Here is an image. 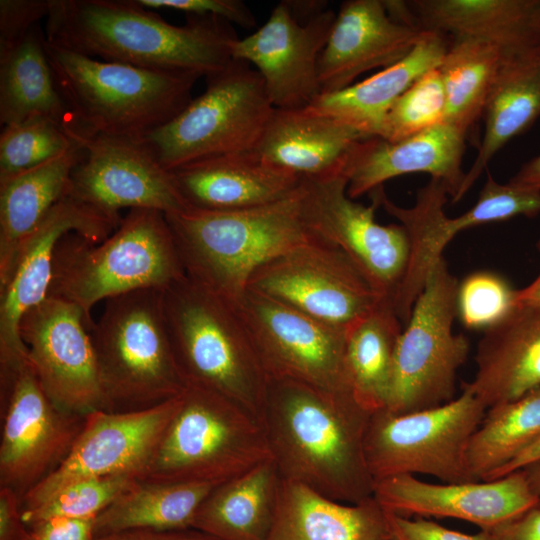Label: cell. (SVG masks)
Listing matches in <instances>:
<instances>
[{"label":"cell","instance_id":"obj_1","mask_svg":"<svg viewBox=\"0 0 540 540\" xmlns=\"http://www.w3.org/2000/svg\"><path fill=\"white\" fill-rule=\"evenodd\" d=\"M371 414L350 394L268 378L259 422L282 479L353 504L373 497L364 451Z\"/></svg>","mask_w":540,"mask_h":540},{"label":"cell","instance_id":"obj_2","mask_svg":"<svg viewBox=\"0 0 540 540\" xmlns=\"http://www.w3.org/2000/svg\"><path fill=\"white\" fill-rule=\"evenodd\" d=\"M178 26L135 0H51L46 38L78 53L141 68L208 77L232 61L239 39L213 15Z\"/></svg>","mask_w":540,"mask_h":540},{"label":"cell","instance_id":"obj_3","mask_svg":"<svg viewBox=\"0 0 540 540\" xmlns=\"http://www.w3.org/2000/svg\"><path fill=\"white\" fill-rule=\"evenodd\" d=\"M45 51L76 127L91 134L142 140L191 102L200 78L96 59L47 38Z\"/></svg>","mask_w":540,"mask_h":540},{"label":"cell","instance_id":"obj_4","mask_svg":"<svg viewBox=\"0 0 540 540\" xmlns=\"http://www.w3.org/2000/svg\"><path fill=\"white\" fill-rule=\"evenodd\" d=\"M162 304L186 385L218 393L259 421L268 376L236 302L185 275L162 291Z\"/></svg>","mask_w":540,"mask_h":540},{"label":"cell","instance_id":"obj_5","mask_svg":"<svg viewBox=\"0 0 540 540\" xmlns=\"http://www.w3.org/2000/svg\"><path fill=\"white\" fill-rule=\"evenodd\" d=\"M183 276L166 215L131 209L100 243L76 233L62 238L55 251L48 296L79 306L91 329V310L100 301L137 290H164Z\"/></svg>","mask_w":540,"mask_h":540},{"label":"cell","instance_id":"obj_6","mask_svg":"<svg viewBox=\"0 0 540 540\" xmlns=\"http://www.w3.org/2000/svg\"><path fill=\"white\" fill-rule=\"evenodd\" d=\"M185 275L236 301L252 273L316 236L303 212L302 184L289 197L256 208L166 215Z\"/></svg>","mask_w":540,"mask_h":540},{"label":"cell","instance_id":"obj_7","mask_svg":"<svg viewBox=\"0 0 540 540\" xmlns=\"http://www.w3.org/2000/svg\"><path fill=\"white\" fill-rule=\"evenodd\" d=\"M162 291L143 289L106 300L89 331L109 412L152 408L186 387L171 344Z\"/></svg>","mask_w":540,"mask_h":540},{"label":"cell","instance_id":"obj_8","mask_svg":"<svg viewBox=\"0 0 540 540\" xmlns=\"http://www.w3.org/2000/svg\"><path fill=\"white\" fill-rule=\"evenodd\" d=\"M270 457L253 415L218 393L187 384L138 480L220 484Z\"/></svg>","mask_w":540,"mask_h":540},{"label":"cell","instance_id":"obj_9","mask_svg":"<svg viewBox=\"0 0 540 540\" xmlns=\"http://www.w3.org/2000/svg\"><path fill=\"white\" fill-rule=\"evenodd\" d=\"M206 80L201 95L142 139L168 171L253 150L274 110L262 77L245 61L232 59Z\"/></svg>","mask_w":540,"mask_h":540},{"label":"cell","instance_id":"obj_10","mask_svg":"<svg viewBox=\"0 0 540 540\" xmlns=\"http://www.w3.org/2000/svg\"><path fill=\"white\" fill-rule=\"evenodd\" d=\"M459 283L442 257L416 299L395 348L386 410L403 414L454 399L468 339L453 332Z\"/></svg>","mask_w":540,"mask_h":540},{"label":"cell","instance_id":"obj_11","mask_svg":"<svg viewBox=\"0 0 540 540\" xmlns=\"http://www.w3.org/2000/svg\"><path fill=\"white\" fill-rule=\"evenodd\" d=\"M487 411L469 390L429 409L371 414L364 441L365 459L374 481L401 474H424L444 483L472 482L467 447Z\"/></svg>","mask_w":540,"mask_h":540},{"label":"cell","instance_id":"obj_12","mask_svg":"<svg viewBox=\"0 0 540 540\" xmlns=\"http://www.w3.org/2000/svg\"><path fill=\"white\" fill-rule=\"evenodd\" d=\"M0 407V487L22 500L64 461L86 416L47 396L29 358L0 369Z\"/></svg>","mask_w":540,"mask_h":540},{"label":"cell","instance_id":"obj_13","mask_svg":"<svg viewBox=\"0 0 540 540\" xmlns=\"http://www.w3.org/2000/svg\"><path fill=\"white\" fill-rule=\"evenodd\" d=\"M246 289L344 329L385 298L343 251L318 237L262 264Z\"/></svg>","mask_w":540,"mask_h":540},{"label":"cell","instance_id":"obj_14","mask_svg":"<svg viewBox=\"0 0 540 540\" xmlns=\"http://www.w3.org/2000/svg\"><path fill=\"white\" fill-rule=\"evenodd\" d=\"M235 302L268 378L351 395L344 367L347 329L247 289Z\"/></svg>","mask_w":540,"mask_h":540},{"label":"cell","instance_id":"obj_15","mask_svg":"<svg viewBox=\"0 0 540 540\" xmlns=\"http://www.w3.org/2000/svg\"><path fill=\"white\" fill-rule=\"evenodd\" d=\"M84 155L71 173L67 196L120 222L122 209H152L165 215L186 210L172 174L143 140L68 127Z\"/></svg>","mask_w":540,"mask_h":540},{"label":"cell","instance_id":"obj_16","mask_svg":"<svg viewBox=\"0 0 540 540\" xmlns=\"http://www.w3.org/2000/svg\"><path fill=\"white\" fill-rule=\"evenodd\" d=\"M179 395L144 410H98L86 415L64 461L22 498V513L81 480L122 474L139 479L177 409Z\"/></svg>","mask_w":540,"mask_h":540},{"label":"cell","instance_id":"obj_17","mask_svg":"<svg viewBox=\"0 0 540 540\" xmlns=\"http://www.w3.org/2000/svg\"><path fill=\"white\" fill-rule=\"evenodd\" d=\"M85 313L76 304L48 296L29 309L19 334L47 396L60 408L86 416L107 411Z\"/></svg>","mask_w":540,"mask_h":540},{"label":"cell","instance_id":"obj_18","mask_svg":"<svg viewBox=\"0 0 540 540\" xmlns=\"http://www.w3.org/2000/svg\"><path fill=\"white\" fill-rule=\"evenodd\" d=\"M303 212L313 234L343 251L375 290L391 299L405 275L409 241L400 224L381 225L378 205L354 201L344 175L302 182Z\"/></svg>","mask_w":540,"mask_h":540},{"label":"cell","instance_id":"obj_19","mask_svg":"<svg viewBox=\"0 0 540 540\" xmlns=\"http://www.w3.org/2000/svg\"><path fill=\"white\" fill-rule=\"evenodd\" d=\"M120 222L69 196L62 198L22 243L11 276L0 290V367L28 358L19 334L22 316L48 297L56 248L76 233L100 243Z\"/></svg>","mask_w":540,"mask_h":540},{"label":"cell","instance_id":"obj_20","mask_svg":"<svg viewBox=\"0 0 540 540\" xmlns=\"http://www.w3.org/2000/svg\"><path fill=\"white\" fill-rule=\"evenodd\" d=\"M335 16L327 9L300 23L281 1L260 28L234 42L232 58L249 63L260 74L274 108L309 107L322 94L318 61Z\"/></svg>","mask_w":540,"mask_h":540},{"label":"cell","instance_id":"obj_21","mask_svg":"<svg viewBox=\"0 0 540 540\" xmlns=\"http://www.w3.org/2000/svg\"><path fill=\"white\" fill-rule=\"evenodd\" d=\"M373 497L404 516L447 517L494 531L539 505L523 469L490 481L429 483L401 474L374 481Z\"/></svg>","mask_w":540,"mask_h":540},{"label":"cell","instance_id":"obj_22","mask_svg":"<svg viewBox=\"0 0 540 540\" xmlns=\"http://www.w3.org/2000/svg\"><path fill=\"white\" fill-rule=\"evenodd\" d=\"M425 33L394 19L384 0L342 2L318 61L322 94L347 88L365 72L396 64Z\"/></svg>","mask_w":540,"mask_h":540},{"label":"cell","instance_id":"obj_23","mask_svg":"<svg viewBox=\"0 0 540 540\" xmlns=\"http://www.w3.org/2000/svg\"><path fill=\"white\" fill-rule=\"evenodd\" d=\"M466 135L441 123L395 142L380 137L362 139L343 170L348 196L355 199L370 193L397 176L426 173L445 184L455 203L466 174L462 169Z\"/></svg>","mask_w":540,"mask_h":540},{"label":"cell","instance_id":"obj_24","mask_svg":"<svg viewBox=\"0 0 540 540\" xmlns=\"http://www.w3.org/2000/svg\"><path fill=\"white\" fill-rule=\"evenodd\" d=\"M393 11L423 31L488 41L505 56L540 49V0H396Z\"/></svg>","mask_w":540,"mask_h":540},{"label":"cell","instance_id":"obj_25","mask_svg":"<svg viewBox=\"0 0 540 540\" xmlns=\"http://www.w3.org/2000/svg\"><path fill=\"white\" fill-rule=\"evenodd\" d=\"M170 172L187 209L201 211L265 206L289 197L302 184L254 149L198 160Z\"/></svg>","mask_w":540,"mask_h":540},{"label":"cell","instance_id":"obj_26","mask_svg":"<svg viewBox=\"0 0 540 540\" xmlns=\"http://www.w3.org/2000/svg\"><path fill=\"white\" fill-rule=\"evenodd\" d=\"M368 138L313 108H274L254 150L301 181L343 175L356 144Z\"/></svg>","mask_w":540,"mask_h":540},{"label":"cell","instance_id":"obj_27","mask_svg":"<svg viewBox=\"0 0 540 540\" xmlns=\"http://www.w3.org/2000/svg\"><path fill=\"white\" fill-rule=\"evenodd\" d=\"M476 372L463 388L490 408L540 388V306L517 304L484 330Z\"/></svg>","mask_w":540,"mask_h":540},{"label":"cell","instance_id":"obj_28","mask_svg":"<svg viewBox=\"0 0 540 540\" xmlns=\"http://www.w3.org/2000/svg\"><path fill=\"white\" fill-rule=\"evenodd\" d=\"M267 540H391V535L374 497L342 503L282 479Z\"/></svg>","mask_w":540,"mask_h":540},{"label":"cell","instance_id":"obj_29","mask_svg":"<svg viewBox=\"0 0 540 540\" xmlns=\"http://www.w3.org/2000/svg\"><path fill=\"white\" fill-rule=\"evenodd\" d=\"M448 42L446 35L426 31L401 61L345 89L321 94L310 107L367 137H378L392 105L421 75L439 66Z\"/></svg>","mask_w":540,"mask_h":540},{"label":"cell","instance_id":"obj_30","mask_svg":"<svg viewBox=\"0 0 540 540\" xmlns=\"http://www.w3.org/2000/svg\"><path fill=\"white\" fill-rule=\"evenodd\" d=\"M482 116L484 134L456 202L474 185L492 158L540 117V49L503 56Z\"/></svg>","mask_w":540,"mask_h":540},{"label":"cell","instance_id":"obj_31","mask_svg":"<svg viewBox=\"0 0 540 540\" xmlns=\"http://www.w3.org/2000/svg\"><path fill=\"white\" fill-rule=\"evenodd\" d=\"M282 478L272 458L216 485L204 498L191 528L219 540H267Z\"/></svg>","mask_w":540,"mask_h":540},{"label":"cell","instance_id":"obj_32","mask_svg":"<svg viewBox=\"0 0 540 540\" xmlns=\"http://www.w3.org/2000/svg\"><path fill=\"white\" fill-rule=\"evenodd\" d=\"M83 155L76 141L64 154L0 182V290L24 240L67 195L71 173Z\"/></svg>","mask_w":540,"mask_h":540},{"label":"cell","instance_id":"obj_33","mask_svg":"<svg viewBox=\"0 0 540 540\" xmlns=\"http://www.w3.org/2000/svg\"><path fill=\"white\" fill-rule=\"evenodd\" d=\"M46 35L39 24L0 52V123L7 126L33 116L74 125L61 97L45 51Z\"/></svg>","mask_w":540,"mask_h":540},{"label":"cell","instance_id":"obj_34","mask_svg":"<svg viewBox=\"0 0 540 540\" xmlns=\"http://www.w3.org/2000/svg\"><path fill=\"white\" fill-rule=\"evenodd\" d=\"M402 330L392 300L383 298L346 331L347 386L355 401L370 413L387 407L395 348Z\"/></svg>","mask_w":540,"mask_h":540},{"label":"cell","instance_id":"obj_35","mask_svg":"<svg viewBox=\"0 0 540 540\" xmlns=\"http://www.w3.org/2000/svg\"><path fill=\"white\" fill-rule=\"evenodd\" d=\"M216 485L137 479L95 518L94 538L128 529H190L197 509Z\"/></svg>","mask_w":540,"mask_h":540},{"label":"cell","instance_id":"obj_36","mask_svg":"<svg viewBox=\"0 0 540 540\" xmlns=\"http://www.w3.org/2000/svg\"><path fill=\"white\" fill-rule=\"evenodd\" d=\"M539 437L540 388L488 408L467 447L472 480L487 481Z\"/></svg>","mask_w":540,"mask_h":540},{"label":"cell","instance_id":"obj_37","mask_svg":"<svg viewBox=\"0 0 540 540\" xmlns=\"http://www.w3.org/2000/svg\"><path fill=\"white\" fill-rule=\"evenodd\" d=\"M503 56L501 49L488 41L449 38L438 66L446 94L444 123L466 133L476 123Z\"/></svg>","mask_w":540,"mask_h":540},{"label":"cell","instance_id":"obj_38","mask_svg":"<svg viewBox=\"0 0 540 540\" xmlns=\"http://www.w3.org/2000/svg\"><path fill=\"white\" fill-rule=\"evenodd\" d=\"M76 144L68 126L33 116L4 126L0 134V182L67 152Z\"/></svg>","mask_w":540,"mask_h":540},{"label":"cell","instance_id":"obj_39","mask_svg":"<svg viewBox=\"0 0 540 540\" xmlns=\"http://www.w3.org/2000/svg\"><path fill=\"white\" fill-rule=\"evenodd\" d=\"M446 94L438 67L414 81L388 111L378 137L395 142L444 123Z\"/></svg>","mask_w":540,"mask_h":540},{"label":"cell","instance_id":"obj_40","mask_svg":"<svg viewBox=\"0 0 540 540\" xmlns=\"http://www.w3.org/2000/svg\"><path fill=\"white\" fill-rule=\"evenodd\" d=\"M137 478L132 475H112L78 481L62 489L42 506L22 513L27 527L55 517L96 518Z\"/></svg>","mask_w":540,"mask_h":540},{"label":"cell","instance_id":"obj_41","mask_svg":"<svg viewBox=\"0 0 540 540\" xmlns=\"http://www.w3.org/2000/svg\"><path fill=\"white\" fill-rule=\"evenodd\" d=\"M517 290L489 271L468 275L458 286L457 317L468 329H487L504 318L516 304Z\"/></svg>","mask_w":540,"mask_h":540},{"label":"cell","instance_id":"obj_42","mask_svg":"<svg viewBox=\"0 0 540 540\" xmlns=\"http://www.w3.org/2000/svg\"><path fill=\"white\" fill-rule=\"evenodd\" d=\"M150 10L171 9L186 15H213L244 28L254 27L256 20L249 7L240 0H135Z\"/></svg>","mask_w":540,"mask_h":540},{"label":"cell","instance_id":"obj_43","mask_svg":"<svg viewBox=\"0 0 540 540\" xmlns=\"http://www.w3.org/2000/svg\"><path fill=\"white\" fill-rule=\"evenodd\" d=\"M51 0L0 1V52L23 38L38 22L48 17Z\"/></svg>","mask_w":540,"mask_h":540},{"label":"cell","instance_id":"obj_44","mask_svg":"<svg viewBox=\"0 0 540 540\" xmlns=\"http://www.w3.org/2000/svg\"><path fill=\"white\" fill-rule=\"evenodd\" d=\"M385 515L391 540H492L490 531L466 534L424 518L410 519L388 510Z\"/></svg>","mask_w":540,"mask_h":540},{"label":"cell","instance_id":"obj_45","mask_svg":"<svg viewBox=\"0 0 540 540\" xmlns=\"http://www.w3.org/2000/svg\"><path fill=\"white\" fill-rule=\"evenodd\" d=\"M95 518L55 517L31 525L30 540H92Z\"/></svg>","mask_w":540,"mask_h":540},{"label":"cell","instance_id":"obj_46","mask_svg":"<svg viewBox=\"0 0 540 540\" xmlns=\"http://www.w3.org/2000/svg\"><path fill=\"white\" fill-rule=\"evenodd\" d=\"M0 540H30V530L22 518L20 498L3 487H0Z\"/></svg>","mask_w":540,"mask_h":540},{"label":"cell","instance_id":"obj_47","mask_svg":"<svg viewBox=\"0 0 540 540\" xmlns=\"http://www.w3.org/2000/svg\"><path fill=\"white\" fill-rule=\"evenodd\" d=\"M492 540H540V505L491 531Z\"/></svg>","mask_w":540,"mask_h":540},{"label":"cell","instance_id":"obj_48","mask_svg":"<svg viewBox=\"0 0 540 540\" xmlns=\"http://www.w3.org/2000/svg\"><path fill=\"white\" fill-rule=\"evenodd\" d=\"M92 540H219L195 529L157 531L149 529H128L118 531Z\"/></svg>","mask_w":540,"mask_h":540},{"label":"cell","instance_id":"obj_49","mask_svg":"<svg viewBox=\"0 0 540 540\" xmlns=\"http://www.w3.org/2000/svg\"><path fill=\"white\" fill-rule=\"evenodd\" d=\"M537 462H540V437L526 447L510 463L492 474L487 481L501 478Z\"/></svg>","mask_w":540,"mask_h":540},{"label":"cell","instance_id":"obj_50","mask_svg":"<svg viewBox=\"0 0 540 540\" xmlns=\"http://www.w3.org/2000/svg\"><path fill=\"white\" fill-rule=\"evenodd\" d=\"M285 3L300 23H306L328 9L324 0H285Z\"/></svg>","mask_w":540,"mask_h":540},{"label":"cell","instance_id":"obj_51","mask_svg":"<svg viewBox=\"0 0 540 540\" xmlns=\"http://www.w3.org/2000/svg\"><path fill=\"white\" fill-rule=\"evenodd\" d=\"M509 182L518 186L540 190V155L525 163Z\"/></svg>","mask_w":540,"mask_h":540},{"label":"cell","instance_id":"obj_52","mask_svg":"<svg viewBox=\"0 0 540 540\" xmlns=\"http://www.w3.org/2000/svg\"><path fill=\"white\" fill-rule=\"evenodd\" d=\"M537 247L540 250V241ZM516 304L540 306V274L528 286L517 290Z\"/></svg>","mask_w":540,"mask_h":540},{"label":"cell","instance_id":"obj_53","mask_svg":"<svg viewBox=\"0 0 540 540\" xmlns=\"http://www.w3.org/2000/svg\"><path fill=\"white\" fill-rule=\"evenodd\" d=\"M523 470L527 476L528 482L532 490L538 496L540 501V462L528 465L523 468Z\"/></svg>","mask_w":540,"mask_h":540}]
</instances>
